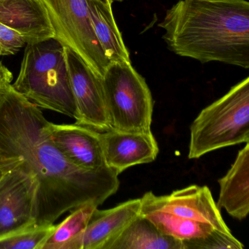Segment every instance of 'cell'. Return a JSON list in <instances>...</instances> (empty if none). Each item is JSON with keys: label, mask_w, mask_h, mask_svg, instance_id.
<instances>
[{"label": "cell", "mask_w": 249, "mask_h": 249, "mask_svg": "<svg viewBox=\"0 0 249 249\" xmlns=\"http://www.w3.org/2000/svg\"><path fill=\"white\" fill-rule=\"evenodd\" d=\"M46 130L56 148L75 167L88 171L106 167L101 132L78 124H56L49 121Z\"/></svg>", "instance_id": "10"}, {"label": "cell", "mask_w": 249, "mask_h": 249, "mask_svg": "<svg viewBox=\"0 0 249 249\" xmlns=\"http://www.w3.org/2000/svg\"><path fill=\"white\" fill-rule=\"evenodd\" d=\"M0 153H1V151H0Z\"/></svg>", "instance_id": "26"}, {"label": "cell", "mask_w": 249, "mask_h": 249, "mask_svg": "<svg viewBox=\"0 0 249 249\" xmlns=\"http://www.w3.org/2000/svg\"><path fill=\"white\" fill-rule=\"evenodd\" d=\"M13 75L11 71L0 62V89L12 82Z\"/></svg>", "instance_id": "23"}, {"label": "cell", "mask_w": 249, "mask_h": 249, "mask_svg": "<svg viewBox=\"0 0 249 249\" xmlns=\"http://www.w3.org/2000/svg\"><path fill=\"white\" fill-rule=\"evenodd\" d=\"M141 215L146 217L163 234L182 242L202 238L215 230L209 224L161 211H143Z\"/></svg>", "instance_id": "18"}, {"label": "cell", "mask_w": 249, "mask_h": 249, "mask_svg": "<svg viewBox=\"0 0 249 249\" xmlns=\"http://www.w3.org/2000/svg\"><path fill=\"white\" fill-rule=\"evenodd\" d=\"M47 122L12 84L0 89V151L21 158L36 177L37 226L53 224L85 204L100 206L120 186L119 175L107 166L88 171L71 164L51 139Z\"/></svg>", "instance_id": "1"}, {"label": "cell", "mask_w": 249, "mask_h": 249, "mask_svg": "<svg viewBox=\"0 0 249 249\" xmlns=\"http://www.w3.org/2000/svg\"><path fill=\"white\" fill-rule=\"evenodd\" d=\"M123 0H113V2H122Z\"/></svg>", "instance_id": "25"}, {"label": "cell", "mask_w": 249, "mask_h": 249, "mask_svg": "<svg viewBox=\"0 0 249 249\" xmlns=\"http://www.w3.org/2000/svg\"><path fill=\"white\" fill-rule=\"evenodd\" d=\"M88 203L72 210L45 242L42 249H81V237L95 208Z\"/></svg>", "instance_id": "17"}, {"label": "cell", "mask_w": 249, "mask_h": 249, "mask_svg": "<svg viewBox=\"0 0 249 249\" xmlns=\"http://www.w3.org/2000/svg\"><path fill=\"white\" fill-rule=\"evenodd\" d=\"M0 22L19 33L27 44L55 39L42 0H0Z\"/></svg>", "instance_id": "13"}, {"label": "cell", "mask_w": 249, "mask_h": 249, "mask_svg": "<svg viewBox=\"0 0 249 249\" xmlns=\"http://www.w3.org/2000/svg\"><path fill=\"white\" fill-rule=\"evenodd\" d=\"M109 249H185V246L183 242L163 234L140 214Z\"/></svg>", "instance_id": "16"}, {"label": "cell", "mask_w": 249, "mask_h": 249, "mask_svg": "<svg viewBox=\"0 0 249 249\" xmlns=\"http://www.w3.org/2000/svg\"><path fill=\"white\" fill-rule=\"evenodd\" d=\"M55 32V39L78 55L103 78L110 62L93 30L87 0H42Z\"/></svg>", "instance_id": "6"}, {"label": "cell", "mask_w": 249, "mask_h": 249, "mask_svg": "<svg viewBox=\"0 0 249 249\" xmlns=\"http://www.w3.org/2000/svg\"><path fill=\"white\" fill-rule=\"evenodd\" d=\"M220 192L216 205L229 215L243 220L249 213V144L242 148L224 177L218 179Z\"/></svg>", "instance_id": "14"}, {"label": "cell", "mask_w": 249, "mask_h": 249, "mask_svg": "<svg viewBox=\"0 0 249 249\" xmlns=\"http://www.w3.org/2000/svg\"><path fill=\"white\" fill-rule=\"evenodd\" d=\"M249 141V78L207 106L190 126L189 160Z\"/></svg>", "instance_id": "4"}, {"label": "cell", "mask_w": 249, "mask_h": 249, "mask_svg": "<svg viewBox=\"0 0 249 249\" xmlns=\"http://www.w3.org/2000/svg\"><path fill=\"white\" fill-rule=\"evenodd\" d=\"M100 2H103V3L106 4V5H112L113 3V0H98Z\"/></svg>", "instance_id": "24"}, {"label": "cell", "mask_w": 249, "mask_h": 249, "mask_svg": "<svg viewBox=\"0 0 249 249\" xmlns=\"http://www.w3.org/2000/svg\"><path fill=\"white\" fill-rule=\"evenodd\" d=\"M93 30L109 62H131L112 11V5L98 0H87Z\"/></svg>", "instance_id": "15"}, {"label": "cell", "mask_w": 249, "mask_h": 249, "mask_svg": "<svg viewBox=\"0 0 249 249\" xmlns=\"http://www.w3.org/2000/svg\"><path fill=\"white\" fill-rule=\"evenodd\" d=\"M55 224L31 226L0 238V249H42Z\"/></svg>", "instance_id": "19"}, {"label": "cell", "mask_w": 249, "mask_h": 249, "mask_svg": "<svg viewBox=\"0 0 249 249\" xmlns=\"http://www.w3.org/2000/svg\"><path fill=\"white\" fill-rule=\"evenodd\" d=\"M12 87L40 108L76 119L65 48L56 39L27 44Z\"/></svg>", "instance_id": "3"}, {"label": "cell", "mask_w": 249, "mask_h": 249, "mask_svg": "<svg viewBox=\"0 0 249 249\" xmlns=\"http://www.w3.org/2000/svg\"><path fill=\"white\" fill-rule=\"evenodd\" d=\"M112 129L151 132L154 100L143 77L131 62H110L103 78Z\"/></svg>", "instance_id": "5"}, {"label": "cell", "mask_w": 249, "mask_h": 249, "mask_svg": "<svg viewBox=\"0 0 249 249\" xmlns=\"http://www.w3.org/2000/svg\"><path fill=\"white\" fill-rule=\"evenodd\" d=\"M64 48L76 107L75 124L98 132L111 130L101 77L96 75L73 51Z\"/></svg>", "instance_id": "8"}, {"label": "cell", "mask_w": 249, "mask_h": 249, "mask_svg": "<svg viewBox=\"0 0 249 249\" xmlns=\"http://www.w3.org/2000/svg\"><path fill=\"white\" fill-rule=\"evenodd\" d=\"M106 166L118 175L129 167L153 162L158 155V143L152 132L111 130L102 132Z\"/></svg>", "instance_id": "11"}, {"label": "cell", "mask_w": 249, "mask_h": 249, "mask_svg": "<svg viewBox=\"0 0 249 249\" xmlns=\"http://www.w3.org/2000/svg\"><path fill=\"white\" fill-rule=\"evenodd\" d=\"M141 199V212L168 213L180 218L205 223L218 231L232 234L224 222L208 186L192 185L162 196L148 192Z\"/></svg>", "instance_id": "9"}, {"label": "cell", "mask_w": 249, "mask_h": 249, "mask_svg": "<svg viewBox=\"0 0 249 249\" xmlns=\"http://www.w3.org/2000/svg\"><path fill=\"white\" fill-rule=\"evenodd\" d=\"M37 182L24 161L0 180V238L36 224Z\"/></svg>", "instance_id": "7"}, {"label": "cell", "mask_w": 249, "mask_h": 249, "mask_svg": "<svg viewBox=\"0 0 249 249\" xmlns=\"http://www.w3.org/2000/svg\"><path fill=\"white\" fill-rule=\"evenodd\" d=\"M159 27L173 53L249 68V3L246 0H179Z\"/></svg>", "instance_id": "2"}, {"label": "cell", "mask_w": 249, "mask_h": 249, "mask_svg": "<svg viewBox=\"0 0 249 249\" xmlns=\"http://www.w3.org/2000/svg\"><path fill=\"white\" fill-rule=\"evenodd\" d=\"M21 161L22 160L19 157L0 153V180L7 173L18 165Z\"/></svg>", "instance_id": "22"}, {"label": "cell", "mask_w": 249, "mask_h": 249, "mask_svg": "<svg viewBox=\"0 0 249 249\" xmlns=\"http://www.w3.org/2000/svg\"><path fill=\"white\" fill-rule=\"evenodd\" d=\"M141 199H132L106 210L95 208L81 237V249H109L141 214Z\"/></svg>", "instance_id": "12"}, {"label": "cell", "mask_w": 249, "mask_h": 249, "mask_svg": "<svg viewBox=\"0 0 249 249\" xmlns=\"http://www.w3.org/2000/svg\"><path fill=\"white\" fill-rule=\"evenodd\" d=\"M25 45V39L19 33L0 22V56L16 54Z\"/></svg>", "instance_id": "21"}, {"label": "cell", "mask_w": 249, "mask_h": 249, "mask_svg": "<svg viewBox=\"0 0 249 249\" xmlns=\"http://www.w3.org/2000/svg\"><path fill=\"white\" fill-rule=\"evenodd\" d=\"M185 249H243V243L232 234L213 230L202 238L183 242Z\"/></svg>", "instance_id": "20"}]
</instances>
